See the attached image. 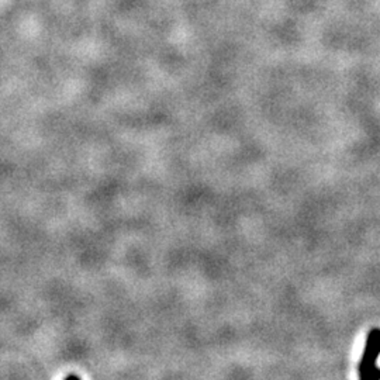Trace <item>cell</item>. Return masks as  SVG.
I'll list each match as a JSON object with an SVG mask.
<instances>
[]
</instances>
